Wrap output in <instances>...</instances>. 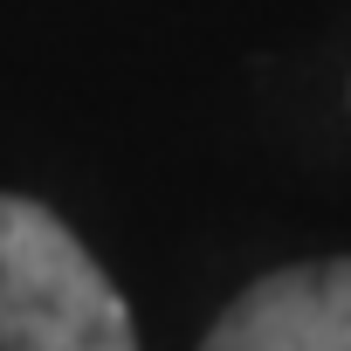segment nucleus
<instances>
[{"instance_id": "nucleus-1", "label": "nucleus", "mask_w": 351, "mask_h": 351, "mask_svg": "<svg viewBox=\"0 0 351 351\" xmlns=\"http://www.w3.org/2000/svg\"><path fill=\"white\" fill-rule=\"evenodd\" d=\"M0 351H138L97 255L21 193H0Z\"/></svg>"}, {"instance_id": "nucleus-2", "label": "nucleus", "mask_w": 351, "mask_h": 351, "mask_svg": "<svg viewBox=\"0 0 351 351\" xmlns=\"http://www.w3.org/2000/svg\"><path fill=\"white\" fill-rule=\"evenodd\" d=\"M200 351H351V255L255 276L214 317Z\"/></svg>"}]
</instances>
